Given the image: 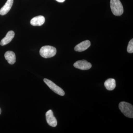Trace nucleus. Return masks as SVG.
<instances>
[{
  "label": "nucleus",
  "instance_id": "nucleus-3",
  "mask_svg": "<svg viewBox=\"0 0 133 133\" xmlns=\"http://www.w3.org/2000/svg\"><path fill=\"white\" fill-rule=\"evenodd\" d=\"M56 48L50 45L43 46L40 50V55L44 58L52 57L56 55Z\"/></svg>",
  "mask_w": 133,
  "mask_h": 133
},
{
  "label": "nucleus",
  "instance_id": "nucleus-11",
  "mask_svg": "<svg viewBox=\"0 0 133 133\" xmlns=\"http://www.w3.org/2000/svg\"><path fill=\"white\" fill-rule=\"evenodd\" d=\"M5 57L10 64H14L16 61L15 54L11 51H9L5 52Z\"/></svg>",
  "mask_w": 133,
  "mask_h": 133
},
{
  "label": "nucleus",
  "instance_id": "nucleus-7",
  "mask_svg": "<svg viewBox=\"0 0 133 133\" xmlns=\"http://www.w3.org/2000/svg\"><path fill=\"white\" fill-rule=\"evenodd\" d=\"M90 45V42L88 40H87L81 42L76 45L74 48V50L76 51L82 52L87 49Z\"/></svg>",
  "mask_w": 133,
  "mask_h": 133
},
{
  "label": "nucleus",
  "instance_id": "nucleus-5",
  "mask_svg": "<svg viewBox=\"0 0 133 133\" xmlns=\"http://www.w3.org/2000/svg\"><path fill=\"white\" fill-rule=\"evenodd\" d=\"M46 121L50 126L55 127L57 125V122L56 119L53 115V112L51 110H49L45 114Z\"/></svg>",
  "mask_w": 133,
  "mask_h": 133
},
{
  "label": "nucleus",
  "instance_id": "nucleus-15",
  "mask_svg": "<svg viewBox=\"0 0 133 133\" xmlns=\"http://www.w3.org/2000/svg\"><path fill=\"white\" fill-rule=\"evenodd\" d=\"M1 108H0V115L1 114Z\"/></svg>",
  "mask_w": 133,
  "mask_h": 133
},
{
  "label": "nucleus",
  "instance_id": "nucleus-10",
  "mask_svg": "<svg viewBox=\"0 0 133 133\" xmlns=\"http://www.w3.org/2000/svg\"><path fill=\"white\" fill-rule=\"evenodd\" d=\"M15 36V33L14 31H9L6 36L4 38H3L0 43V44L3 46L8 44L12 41L13 38H14Z\"/></svg>",
  "mask_w": 133,
  "mask_h": 133
},
{
  "label": "nucleus",
  "instance_id": "nucleus-14",
  "mask_svg": "<svg viewBox=\"0 0 133 133\" xmlns=\"http://www.w3.org/2000/svg\"><path fill=\"white\" fill-rule=\"evenodd\" d=\"M58 2L63 3L64 2L65 0H56Z\"/></svg>",
  "mask_w": 133,
  "mask_h": 133
},
{
  "label": "nucleus",
  "instance_id": "nucleus-4",
  "mask_svg": "<svg viewBox=\"0 0 133 133\" xmlns=\"http://www.w3.org/2000/svg\"><path fill=\"white\" fill-rule=\"evenodd\" d=\"M43 80L48 86L56 94L61 96H64L65 95V92L63 90L52 81L46 78H44Z\"/></svg>",
  "mask_w": 133,
  "mask_h": 133
},
{
  "label": "nucleus",
  "instance_id": "nucleus-13",
  "mask_svg": "<svg viewBox=\"0 0 133 133\" xmlns=\"http://www.w3.org/2000/svg\"><path fill=\"white\" fill-rule=\"evenodd\" d=\"M128 52L129 53H132L133 52V39H132L129 41L127 49Z\"/></svg>",
  "mask_w": 133,
  "mask_h": 133
},
{
  "label": "nucleus",
  "instance_id": "nucleus-1",
  "mask_svg": "<svg viewBox=\"0 0 133 133\" xmlns=\"http://www.w3.org/2000/svg\"><path fill=\"white\" fill-rule=\"evenodd\" d=\"M110 7L113 14L120 16L124 13V8L120 0H111Z\"/></svg>",
  "mask_w": 133,
  "mask_h": 133
},
{
  "label": "nucleus",
  "instance_id": "nucleus-2",
  "mask_svg": "<svg viewBox=\"0 0 133 133\" xmlns=\"http://www.w3.org/2000/svg\"><path fill=\"white\" fill-rule=\"evenodd\" d=\"M119 109L127 117L133 118V107L132 105L125 102H121L119 104Z\"/></svg>",
  "mask_w": 133,
  "mask_h": 133
},
{
  "label": "nucleus",
  "instance_id": "nucleus-8",
  "mask_svg": "<svg viewBox=\"0 0 133 133\" xmlns=\"http://www.w3.org/2000/svg\"><path fill=\"white\" fill-rule=\"evenodd\" d=\"M45 19L42 16H38L32 18L30 21V24L33 26H41L45 22Z\"/></svg>",
  "mask_w": 133,
  "mask_h": 133
},
{
  "label": "nucleus",
  "instance_id": "nucleus-6",
  "mask_svg": "<svg viewBox=\"0 0 133 133\" xmlns=\"http://www.w3.org/2000/svg\"><path fill=\"white\" fill-rule=\"evenodd\" d=\"M74 66L75 68L81 70H88L92 67L91 63L85 60H78L74 63Z\"/></svg>",
  "mask_w": 133,
  "mask_h": 133
},
{
  "label": "nucleus",
  "instance_id": "nucleus-9",
  "mask_svg": "<svg viewBox=\"0 0 133 133\" xmlns=\"http://www.w3.org/2000/svg\"><path fill=\"white\" fill-rule=\"evenodd\" d=\"M14 3V0H8L5 5L0 10V15H4L6 14L11 9Z\"/></svg>",
  "mask_w": 133,
  "mask_h": 133
},
{
  "label": "nucleus",
  "instance_id": "nucleus-12",
  "mask_svg": "<svg viewBox=\"0 0 133 133\" xmlns=\"http://www.w3.org/2000/svg\"><path fill=\"white\" fill-rule=\"evenodd\" d=\"M105 87L107 90L112 91L114 90L116 87V81L113 78H109L104 83Z\"/></svg>",
  "mask_w": 133,
  "mask_h": 133
}]
</instances>
